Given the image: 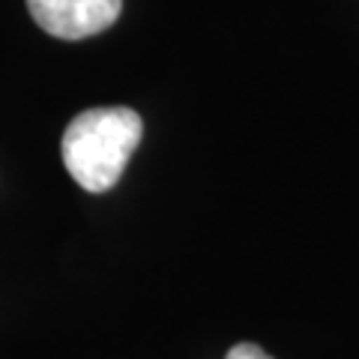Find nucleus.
Instances as JSON below:
<instances>
[{
  "instance_id": "obj_1",
  "label": "nucleus",
  "mask_w": 359,
  "mask_h": 359,
  "mask_svg": "<svg viewBox=\"0 0 359 359\" xmlns=\"http://www.w3.org/2000/svg\"><path fill=\"white\" fill-rule=\"evenodd\" d=\"M144 135V120L132 108L81 111L63 132V165L84 192L102 195L126 171Z\"/></svg>"
},
{
  "instance_id": "obj_2",
  "label": "nucleus",
  "mask_w": 359,
  "mask_h": 359,
  "mask_svg": "<svg viewBox=\"0 0 359 359\" xmlns=\"http://www.w3.org/2000/svg\"><path fill=\"white\" fill-rule=\"evenodd\" d=\"M27 9L48 36L78 42L114 25L123 0H27Z\"/></svg>"
},
{
  "instance_id": "obj_3",
  "label": "nucleus",
  "mask_w": 359,
  "mask_h": 359,
  "mask_svg": "<svg viewBox=\"0 0 359 359\" xmlns=\"http://www.w3.org/2000/svg\"><path fill=\"white\" fill-rule=\"evenodd\" d=\"M224 359H273V356H269V353L264 351V347L243 341V344H237V347H231L228 356H224Z\"/></svg>"
}]
</instances>
